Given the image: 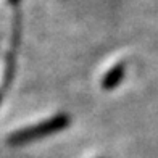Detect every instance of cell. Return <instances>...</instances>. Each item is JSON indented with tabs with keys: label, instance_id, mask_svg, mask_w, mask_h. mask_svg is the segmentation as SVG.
<instances>
[{
	"label": "cell",
	"instance_id": "2",
	"mask_svg": "<svg viewBox=\"0 0 158 158\" xmlns=\"http://www.w3.org/2000/svg\"><path fill=\"white\" fill-rule=\"evenodd\" d=\"M126 74V64L124 63H118L116 66H113L111 69H108L105 73L103 79H102V87L105 90H113L123 82Z\"/></svg>",
	"mask_w": 158,
	"mask_h": 158
},
{
	"label": "cell",
	"instance_id": "4",
	"mask_svg": "<svg viewBox=\"0 0 158 158\" xmlns=\"http://www.w3.org/2000/svg\"><path fill=\"white\" fill-rule=\"evenodd\" d=\"M8 2L13 5V6H18L19 5V2H21V0H8Z\"/></svg>",
	"mask_w": 158,
	"mask_h": 158
},
{
	"label": "cell",
	"instance_id": "3",
	"mask_svg": "<svg viewBox=\"0 0 158 158\" xmlns=\"http://www.w3.org/2000/svg\"><path fill=\"white\" fill-rule=\"evenodd\" d=\"M5 63V84H10L15 74V55H6Z\"/></svg>",
	"mask_w": 158,
	"mask_h": 158
},
{
	"label": "cell",
	"instance_id": "1",
	"mask_svg": "<svg viewBox=\"0 0 158 158\" xmlns=\"http://www.w3.org/2000/svg\"><path fill=\"white\" fill-rule=\"evenodd\" d=\"M69 123H71V118L66 113H58L55 116L48 118L45 121H40V123L34 124V126H29V127L21 129V131L13 132L8 137V145L21 147V145H26V143L35 142L39 139L47 137V135L64 131L69 126Z\"/></svg>",
	"mask_w": 158,
	"mask_h": 158
}]
</instances>
